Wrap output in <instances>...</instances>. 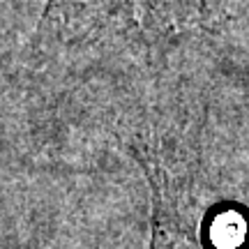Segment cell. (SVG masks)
Instances as JSON below:
<instances>
[{"instance_id":"6da1fadb","label":"cell","mask_w":249,"mask_h":249,"mask_svg":"<svg viewBox=\"0 0 249 249\" xmlns=\"http://www.w3.org/2000/svg\"><path fill=\"white\" fill-rule=\"evenodd\" d=\"M160 222L155 224V245L152 249H196V233L178 217L176 208L161 205Z\"/></svg>"}]
</instances>
